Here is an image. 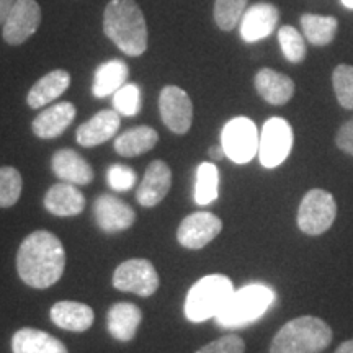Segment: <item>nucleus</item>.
<instances>
[{
  "instance_id": "obj_1",
  "label": "nucleus",
  "mask_w": 353,
  "mask_h": 353,
  "mask_svg": "<svg viewBox=\"0 0 353 353\" xmlns=\"http://www.w3.org/2000/svg\"><path fill=\"white\" fill-rule=\"evenodd\" d=\"M65 267L63 242L50 231H34L25 237L17 254V272L26 285L37 290L59 281Z\"/></svg>"
},
{
  "instance_id": "obj_2",
  "label": "nucleus",
  "mask_w": 353,
  "mask_h": 353,
  "mask_svg": "<svg viewBox=\"0 0 353 353\" xmlns=\"http://www.w3.org/2000/svg\"><path fill=\"white\" fill-rule=\"evenodd\" d=\"M103 32L128 56L148 50V25L134 0H112L105 8Z\"/></svg>"
},
{
  "instance_id": "obj_3",
  "label": "nucleus",
  "mask_w": 353,
  "mask_h": 353,
  "mask_svg": "<svg viewBox=\"0 0 353 353\" xmlns=\"http://www.w3.org/2000/svg\"><path fill=\"white\" fill-rule=\"evenodd\" d=\"M332 329L316 316L286 322L273 337L270 353H321L332 342Z\"/></svg>"
},
{
  "instance_id": "obj_4",
  "label": "nucleus",
  "mask_w": 353,
  "mask_h": 353,
  "mask_svg": "<svg viewBox=\"0 0 353 353\" xmlns=\"http://www.w3.org/2000/svg\"><path fill=\"white\" fill-rule=\"evenodd\" d=\"M275 301V291L262 283L247 285L234 291L226 306L214 317L221 327H242L260 319Z\"/></svg>"
},
{
  "instance_id": "obj_5",
  "label": "nucleus",
  "mask_w": 353,
  "mask_h": 353,
  "mask_svg": "<svg viewBox=\"0 0 353 353\" xmlns=\"http://www.w3.org/2000/svg\"><path fill=\"white\" fill-rule=\"evenodd\" d=\"M234 293V285L224 275L203 276L192 286L185 299V316L190 322L216 317Z\"/></svg>"
},
{
  "instance_id": "obj_6",
  "label": "nucleus",
  "mask_w": 353,
  "mask_h": 353,
  "mask_svg": "<svg viewBox=\"0 0 353 353\" xmlns=\"http://www.w3.org/2000/svg\"><path fill=\"white\" fill-rule=\"evenodd\" d=\"M337 216V203L332 193L322 188H312L304 195L298 208V226L307 236L327 232Z\"/></svg>"
},
{
  "instance_id": "obj_7",
  "label": "nucleus",
  "mask_w": 353,
  "mask_h": 353,
  "mask_svg": "<svg viewBox=\"0 0 353 353\" xmlns=\"http://www.w3.org/2000/svg\"><path fill=\"white\" fill-rule=\"evenodd\" d=\"M260 134L252 120L237 117L228 121L221 132V145L226 157L236 164H247L259 154Z\"/></svg>"
},
{
  "instance_id": "obj_8",
  "label": "nucleus",
  "mask_w": 353,
  "mask_h": 353,
  "mask_svg": "<svg viewBox=\"0 0 353 353\" xmlns=\"http://www.w3.org/2000/svg\"><path fill=\"white\" fill-rule=\"evenodd\" d=\"M293 148V130L283 118H270L265 121L259 141L260 164L273 169L283 164Z\"/></svg>"
},
{
  "instance_id": "obj_9",
  "label": "nucleus",
  "mask_w": 353,
  "mask_h": 353,
  "mask_svg": "<svg viewBox=\"0 0 353 353\" xmlns=\"http://www.w3.org/2000/svg\"><path fill=\"white\" fill-rule=\"evenodd\" d=\"M113 286L125 293L149 298L159 288V275L149 260L131 259L118 265L113 273Z\"/></svg>"
},
{
  "instance_id": "obj_10",
  "label": "nucleus",
  "mask_w": 353,
  "mask_h": 353,
  "mask_svg": "<svg viewBox=\"0 0 353 353\" xmlns=\"http://www.w3.org/2000/svg\"><path fill=\"white\" fill-rule=\"evenodd\" d=\"M159 110L164 125L175 134H185L192 128L193 103L183 88L175 85L162 88Z\"/></svg>"
},
{
  "instance_id": "obj_11",
  "label": "nucleus",
  "mask_w": 353,
  "mask_h": 353,
  "mask_svg": "<svg viewBox=\"0 0 353 353\" xmlns=\"http://www.w3.org/2000/svg\"><path fill=\"white\" fill-rule=\"evenodd\" d=\"M223 231V221L208 211H198L187 216L176 231L179 244L185 249L198 250L208 245Z\"/></svg>"
},
{
  "instance_id": "obj_12",
  "label": "nucleus",
  "mask_w": 353,
  "mask_h": 353,
  "mask_svg": "<svg viewBox=\"0 0 353 353\" xmlns=\"http://www.w3.org/2000/svg\"><path fill=\"white\" fill-rule=\"evenodd\" d=\"M41 21V8L37 0H17L3 23V39L8 44L25 43L37 33Z\"/></svg>"
},
{
  "instance_id": "obj_13",
  "label": "nucleus",
  "mask_w": 353,
  "mask_h": 353,
  "mask_svg": "<svg viewBox=\"0 0 353 353\" xmlns=\"http://www.w3.org/2000/svg\"><path fill=\"white\" fill-rule=\"evenodd\" d=\"M94 214L99 228L107 234L126 231L136 221L134 210L113 195H101L97 198Z\"/></svg>"
},
{
  "instance_id": "obj_14",
  "label": "nucleus",
  "mask_w": 353,
  "mask_h": 353,
  "mask_svg": "<svg viewBox=\"0 0 353 353\" xmlns=\"http://www.w3.org/2000/svg\"><path fill=\"white\" fill-rule=\"evenodd\" d=\"M280 20V12L275 6L267 2L249 7L241 20V37L247 43H255L270 37Z\"/></svg>"
},
{
  "instance_id": "obj_15",
  "label": "nucleus",
  "mask_w": 353,
  "mask_h": 353,
  "mask_svg": "<svg viewBox=\"0 0 353 353\" xmlns=\"http://www.w3.org/2000/svg\"><path fill=\"white\" fill-rule=\"evenodd\" d=\"M172 185L170 167L164 161H152L144 172L136 198L144 208H152L161 203L169 193Z\"/></svg>"
},
{
  "instance_id": "obj_16",
  "label": "nucleus",
  "mask_w": 353,
  "mask_h": 353,
  "mask_svg": "<svg viewBox=\"0 0 353 353\" xmlns=\"http://www.w3.org/2000/svg\"><path fill=\"white\" fill-rule=\"evenodd\" d=\"M120 123V113L117 110H103L77 128V143L83 148H95L107 143L117 134Z\"/></svg>"
},
{
  "instance_id": "obj_17",
  "label": "nucleus",
  "mask_w": 353,
  "mask_h": 353,
  "mask_svg": "<svg viewBox=\"0 0 353 353\" xmlns=\"http://www.w3.org/2000/svg\"><path fill=\"white\" fill-rule=\"evenodd\" d=\"M51 169L61 182L88 185L94 180V169L72 149H61L51 159Z\"/></svg>"
},
{
  "instance_id": "obj_18",
  "label": "nucleus",
  "mask_w": 353,
  "mask_h": 353,
  "mask_svg": "<svg viewBox=\"0 0 353 353\" xmlns=\"http://www.w3.org/2000/svg\"><path fill=\"white\" fill-rule=\"evenodd\" d=\"M44 208L51 214L68 218V216L81 214L85 208V196L77 185L72 183H56L48 190L44 196Z\"/></svg>"
},
{
  "instance_id": "obj_19",
  "label": "nucleus",
  "mask_w": 353,
  "mask_h": 353,
  "mask_svg": "<svg viewBox=\"0 0 353 353\" xmlns=\"http://www.w3.org/2000/svg\"><path fill=\"white\" fill-rule=\"evenodd\" d=\"M76 107L70 101H61L43 110L34 118L33 132L41 139H52L61 136L76 118Z\"/></svg>"
},
{
  "instance_id": "obj_20",
  "label": "nucleus",
  "mask_w": 353,
  "mask_h": 353,
  "mask_svg": "<svg viewBox=\"0 0 353 353\" xmlns=\"http://www.w3.org/2000/svg\"><path fill=\"white\" fill-rule=\"evenodd\" d=\"M143 312L132 303H117L110 307L107 314L108 332L118 342H131L136 337Z\"/></svg>"
},
{
  "instance_id": "obj_21",
  "label": "nucleus",
  "mask_w": 353,
  "mask_h": 353,
  "mask_svg": "<svg viewBox=\"0 0 353 353\" xmlns=\"http://www.w3.org/2000/svg\"><path fill=\"white\" fill-rule=\"evenodd\" d=\"M51 321L69 332H85L94 324V309L77 301H59L51 307Z\"/></svg>"
},
{
  "instance_id": "obj_22",
  "label": "nucleus",
  "mask_w": 353,
  "mask_h": 353,
  "mask_svg": "<svg viewBox=\"0 0 353 353\" xmlns=\"http://www.w3.org/2000/svg\"><path fill=\"white\" fill-rule=\"evenodd\" d=\"M255 88L267 103L280 107V105L288 103L293 97L294 82L285 74L265 68L260 69L255 76Z\"/></svg>"
},
{
  "instance_id": "obj_23",
  "label": "nucleus",
  "mask_w": 353,
  "mask_h": 353,
  "mask_svg": "<svg viewBox=\"0 0 353 353\" xmlns=\"http://www.w3.org/2000/svg\"><path fill=\"white\" fill-rule=\"evenodd\" d=\"M13 353H69L59 339L38 329H20L12 337Z\"/></svg>"
},
{
  "instance_id": "obj_24",
  "label": "nucleus",
  "mask_w": 353,
  "mask_h": 353,
  "mask_svg": "<svg viewBox=\"0 0 353 353\" xmlns=\"http://www.w3.org/2000/svg\"><path fill=\"white\" fill-rule=\"evenodd\" d=\"M70 85V74L68 70L56 69L52 72L39 79V81L32 87L26 97V103L30 108H41L56 100L68 90Z\"/></svg>"
},
{
  "instance_id": "obj_25",
  "label": "nucleus",
  "mask_w": 353,
  "mask_h": 353,
  "mask_svg": "<svg viewBox=\"0 0 353 353\" xmlns=\"http://www.w3.org/2000/svg\"><path fill=\"white\" fill-rule=\"evenodd\" d=\"M128 76H130V69L121 59H112L108 63H103L95 70L92 92L97 99L113 95L125 85Z\"/></svg>"
},
{
  "instance_id": "obj_26",
  "label": "nucleus",
  "mask_w": 353,
  "mask_h": 353,
  "mask_svg": "<svg viewBox=\"0 0 353 353\" xmlns=\"http://www.w3.org/2000/svg\"><path fill=\"white\" fill-rule=\"evenodd\" d=\"M159 134L149 126H136L114 139V151L123 157H136L149 152L157 144Z\"/></svg>"
},
{
  "instance_id": "obj_27",
  "label": "nucleus",
  "mask_w": 353,
  "mask_h": 353,
  "mask_svg": "<svg viewBox=\"0 0 353 353\" xmlns=\"http://www.w3.org/2000/svg\"><path fill=\"white\" fill-rule=\"evenodd\" d=\"M301 26L304 37L314 46H325L332 43L337 33V20L334 17H321L306 13L301 17Z\"/></svg>"
},
{
  "instance_id": "obj_28",
  "label": "nucleus",
  "mask_w": 353,
  "mask_h": 353,
  "mask_svg": "<svg viewBox=\"0 0 353 353\" xmlns=\"http://www.w3.org/2000/svg\"><path fill=\"white\" fill-rule=\"evenodd\" d=\"M219 196V170L211 162H203L196 170L195 203L206 206Z\"/></svg>"
},
{
  "instance_id": "obj_29",
  "label": "nucleus",
  "mask_w": 353,
  "mask_h": 353,
  "mask_svg": "<svg viewBox=\"0 0 353 353\" xmlns=\"http://www.w3.org/2000/svg\"><path fill=\"white\" fill-rule=\"evenodd\" d=\"M249 0H216L214 2V21L224 32L239 26L242 17L247 10Z\"/></svg>"
},
{
  "instance_id": "obj_30",
  "label": "nucleus",
  "mask_w": 353,
  "mask_h": 353,
  "mask_svg": "<svg viewBox=\"0 0 353 353\" xmlns=\"http://www.w3.org/2000/svg\"><path fill=\"white\" fill-rule=\"evenodd\" d=\"M278 41H280L286 61H290L291 64L303 63L304 57H306V43L294 26H281L280 32H278Z\"/></svg>"
},
{
  "instance_id": "obj_31",
  "label": "nucleus",
  "mask_w": 353,
  "mask_h": 353,
  "mask_svg": "<svg viewBox=\"0 0 353 353\" xmlns=\"http://www.w3.org/2000/svg\"><path fill=\"white\" fill-rule=\"evenodd\" d=\"M23 188L21 174L13 167H0V208H10L19 201Z\"/></svg>"
},
{
  "instance_id": "obj_32",
  "label": "nucleus",
  "mask_w": 353,
  "mask_h": 353,
  "mask_svg": "<svg viewBox=\"0 0 353 353\" xmlns=\"http://www.w3.org/2000/svg\"><path fill=\"white\" fill-rule=\"evenodd\" d=\"M332 85L339 103L343 108L353 110V65L339 64L334 69Z\"/></svg>"
},
{
  "instance_id": "obj_33",
  "label": "nucleus",
  "mask_w": 353,
  "mask_h": 353,
  "mask_svg": "<svg viewBox=\"0 0 353 353\" xmlns=\"http://www.w3.org/2000/svg\"><path fill=\"white\" fill-rule=\"evenodd\" d=\"M113 107L123 117H136L141 112V90L136 83H125L113 94Z\"/></svg>"
},
{
  "instance_id": "obj_34",
  "label": "nucleus",
  "mask_w": 353,
  "mask_h": 353,
  "mask_svg": "<svg viewBox=\"0 0 353 353\" xmlns=\"http://www.w3.org/2000/svg\"><path fill=\"white\" fill-rule=\"evenodd\" d=\"M108 185L114 192H128L134 187L136 174L131 167L123 164H114L108 169Z\"/></svg>"
},
{
  "instance_id": "obj_35",
  "label": "nucleus",
  "mask_w": 353,
  "mask_h": 353,
  "mask_svg": "<svg viewBox=\"0 0 353 353\" xmlns=\"http://www.w3.org/2000/svg\"><path fill=\"white\" fill-rule=\"evenodd\" d=\"M245 342L242 341L239 335L228 334L219 337L218 341H213L201 347L196 353H244Z\"/></svg>"
},
{
  "instance_id": "obj_36",
  "label": "nucleus",
  "mask_w": 353,
  "mask_h": 353,
  "mask_svg": "<svg viewBox=\"0 0 353 353\" xmlns=\"http://www.w3.org/2000/svg\"><path fill=\"white\" fill-rule=\"evenodd\" d=\"M335 144L342 152L353 156V120L341 126V130L335 134Z\"/></svg>"
},
{
  "instance_id": "obj_37",
  "label": "nucleus",
  "mask_w": 353,
  "mask_h": 353,
  "mask_svg": "<svg viewBox=\"0 0 353 353\" xmlns=\"http://www.w3.org/2000/svg\"><path fill=\"white\" fill-rule=\"evenodd\" d=\"M17 0H0V25L6 23L8 13H10L12 7L15 6Z\"/></svg>"
},
{
  "instance_id": "obj_38",
  "label": "nucleus",
  "mask_w": 353,
  "mask_h": 353,
  "mask_svg": "<svg viewBox=\"0 0 353 353\" xmlns=\"http://www.w3.org/2000/svg\"><path fill=\"white\" fill-rule=\"evenodd\" d=\"M210 157L213 159V161H221L223 157H226V152H224L223 145H214V148H211Z\"/></svg>"
},
{
  "instance_id": "obj_39",
  "label": "nucleus",
  "mask_w": 353,
  "mask_h": 353,
  "mask_svg": "<svg viewBox=\"0 0 353 353\" xmlns=\"http://www.w3.org/2000/svg\"><path fill=\"white\" fill-rule=\"evenodd\" d=\"M335 353H353V339H352V341H347V342L341 343L337 350H335Z\"/></svg>"
},
{
  "instance_id": "obj_40",
  "label": "nucleus",
  "mask_w": 353,
  "mask_h": 353,
  "mask_svg": "<svg viewBox=\"0 0 353 353\" xmlns=\"http://www.w3.org/2000/svg\"><path fill=\"white\" fill-rule=\"evenodd\" d=\"M342 3L347 8H353V0H342Z\"/></svg>"
}]
</instances>
